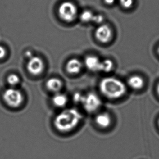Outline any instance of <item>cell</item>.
Returning a JSON list of instances; mask_svg holds the SVG:
<instances>
[{"label":"cell","instance_id":"1","mask_svg":"<svg viewBox=\"0 0 159 159\" xmlns=\"http://www.w3.org/2000/svg\"><path fill=\"white\" fill-rule=\"evenodd\" d=\"M82 115L75 108L62 110L55 117L54 125L58 131L69 133L75 129L82 120Z\"/></svg>","mask_w":159,"mask_h":159},{"label":"cell","instance_id":"2","mask_svg":"<svg viewBox=\"0 0 159 159\" xmlns=\"http://www.w3.org/2000/svg\"><path fill=\"white\" fill-rule=\"evenodd\" d=\"M99 87L102 93L109 99H118L127 92L125 84L121 80L114 77L103 78L99 83Z\"/></svg>","mask_w":159,"mask_h":159},{"label":"cell","instance_id":"3","mask_svg":"<svg viewBox=\"0 0 159 159\" xmlns=\"http://www.w3.org/2000/svg\"><path fill=\"white\" fill-rule=\"evenodd\" d=\"M2 97L4 102L11 107H19L24 102V95L21 91L13 87L4 90Z\"/></svg>","mask_w":159,"mask_h":159},{"label":"cell","instance_id":"4","mask_svg":"<svg viewBox=\"0 0 159 159\" xmlns=\"http://www.w3.org/2000/svg\"><path fill=\"white\" fill-rule=\"evenodd\" d=\"M58 15L64 21L71 22L77 16V8L72 2L70 1L62 2L59 7Z\"/></svg>","mask_w":159,"mask_h":159},{"label":"cell","instance_id":"5","mask_svg":"<svg viewBox=\"0 0 159 159\" xmlns=\"http://www.w3.org/2000/svg\"><path fill=\"white\" fill-rule=\"evenodd\" d=\"M82 104L84 109L88 112H93L97 111L102 105L100 97L95 93H88L84 95Z\"/></svg>","mask_w":159,"mask_h":159},{"label":"cell","instance_id":"6","mask_svg":"<svg viewBox=\"0 0 159 159\" xmlns=\"http://www.w3.org/2000/svg\"><path fill=\"white\" fill-rule=\"evenodd\" d=\"M27 69L29 73L33 75H38L43 72L45 69V63L42 58L38 56H33L29 59Z\"/></svg>","mask_w":159,"mask_h":159},{"label":"cell","instance_id":"7","mask_svg":"<svg viewBox=\"0 0 159 159\" xmlns=\"http://www.w3.org/2000/svg\"><path fill=\"white\" fill-rule=\"evenodd\" d=\"M95 37L102 43H107L111 40L113 32L111 27L106 24L99 25L95 30Z\"/></svg>","mask_w":159,"mask_h":159},{"label":"cell","instance_id":"8","mask_svg":"<svg viewBox=\"0 0 159 159\" xmlns=\"http://www.w3.org/2000/svg\"><path fill=\"white\" fill-rule=\"evenodd\" d=\"M101 61L97 56H87L84 60V65L89 70L93 72L100 71Z\"/></svg>","mask_w":159,"mask_h":159},{"label":"cell","instance_id":"9","mask_svg":"<svg viewBox=\"0 0 159 159\" xmlns=\"http://www.w3.org/2000/svg\"><path fill=\"white\" fill-rule=\"evenodd\" d=\"M83 68L82 62L77 58H72L67 62L66 65V70L67 72L76 75L80 73Z\"/></svg>","mask_w":159,"mask_h":159},{"label":"cell","instance_id":"10","mask_svg":"<svg viewBox=\"0 0 159 159\" xmlns=\"http://www.w3.org/2000/svg\"><path fill=\"white\" fill-rule=\"evenodd\" d=\"M63 83L62 80L58 78H50L46 82V88L52 93H59L62 89Z\"/></svg>","mask_w":159,"mask_h":159},{"label":"cell","instance_id":"11","mask_svg":"<svg viewBox=\"0 0 159 159\" xmlns=\"http://www.w3.org/2000/svg\"><path fill=\"white\" fill-rule=\"evenodd\" d=\"M95 122L100 128H107L111 123V117L108 112H102L96 116Z\"/></svg>","mask_w":159,"mask_h":159},{"label":"cell","instance_id":"12","mask_svg":"<svg viewBox=\"0 0 159 159\" xmlns=\"http://www.w3.org/2000/svg\"><path fill=\"white\" fill-rule=\"evenodd\" d=\"M128 85L130 88L134 90H140L144 85V80L139 75H133L128 80Z\"/></svg>","mask_w":159,"mask_h":159},{"label":"cell","instance_id":"13","mask_svg":"<svg viewBox=\"0 0 159 159\" xmlns=\"http://www.w3.org/2000/svg\"><path fill=\"white\" fill-rule=\"evenodd\" d=\"M52 102L57 107H64L68 102V98L66 95L60 93H57L52 97Z\"/></svg>","mask_w":159,"mask_h":159},{"label":"cell","instance_id":"14","mask_svg":"<svg viewBox=\"0 0 159 159\" xmlns=\"http://www.w3.org/2000/svg\"><path fill=\"white\" fill-rule=\"evenodd\" d=\"M114 67V63L112 60L107 59L101 61V66L100 71L104 73H109L111 72Z\"/></svg>","mask_w":159,"mask_h":159},{"label":"cell","instance_id":"15","mask_svg":"<svg viewBox=\"0 0 159 159\" xmlns=\"http://www.w3.org/2000/svg\"><path fill=\"white\" fill-rule=\"evenodd\" d=\"M94 14L91 11L85 10L83 11L80 15V19L84 23H88L92 22Z\"/></svg>","mask_w":159,"mask_h":159},{"label":"cell","instance_id":"16","mask_svg":"<svg viewBox=\"0 0 159 159\" xmlns=\"http://www.w3.org/2000/svg\"><path fill=\"white\" fill-rule=\"evenodd\" d=\"M7 82L11 87L14 88L20 82V77L16 74H11L7 77Z\"/></svg>","mask_w":159,"mask_h":159},{"label":"cell","instance_id":"17","mask_svg":"<svg viewBox=\"0 0 159 159\" xmlns=\"http://www.w3.org/2000/svg\"><path fill=\"white\" fill-rule=\"evenodd\" d=\"M120 5L125 9L131 8L133 4V0H119Z\"/></svg>","mask_w":159,"mask_h":159},{"label":"cell","instance_id":"18","mask_svg":"<svg viewBox=\"0 0 159 159\" xmlns=\"http://www.w3.org/2000/svg\"><path fill=\"white\" fill-rule=\"evenodd\" d=\"M103 16L101 15V14H97V15H94L93 17L92 22H93V23H95V24L101 25L102 24V22H103Z\"/></svg>","mask_w":159,"mask_h":159},{"label":"cell","instance_id":"19","mask_svg":"<svg viewBox=\"0 0 159 159\" xmlns=\"http://www.w3.org/2000/svg\"><path fill=\"white\" fill-rule=\"evenodd\" d=\"M84 95H82V93H76L73 95V101L76 103L82 104V101L83 99Z\"/></svg>","mask_w":159,"mask_h":159},{"label":"cell","instance_id":"20","mask_svg":"<svg viewBox=\"0 0 159 159\" xmlns=\"http://www.w3.org/2000/svg\"><path fill=\"white\" fill-rule=\"evenodd\" d=\"M6 54V49L2 46L0 45V59L4 58Z\"/></svg>","mask_w":159,"mask_h":159},{"label":"cell","instance_id":"21","mask_svg":"<svg viewBox=\"0 0 159 159\" xmlns=\"http://www.w3.org/2000/svg\"><path fill=\"white\" fill-rule=\"evenodd\" d=\"M115 0H104V2L107 5H111L114 3Z\"/></svg>","mask_w":159,"mask_h":159},{"label":"cell","instance_id":"22","mask_svg":"<svg viewBox=\"0 0 159 159\" xmlns=\"http://www.w3.org/2000/svg\"><path fill=\"white\" fill-rule=\"evenodd\" d=\"M26 57H28V58H29V59L31 58L33 56L32 55V52H30V51H27V52H26Z\"/></svg>","mask_w":159,"mask_h":159},{"label":"cell","instance_id":"23","mask_svg":"<svg viewBox=\"0 0 159 159\" xmlns=\"http://www.w3.org/2000/svg\"><path fill=\"white\" fill-rule=\"evenodd\" d=\"M157 93H158V94L159 95V84L158 85V86H157Z\"/></svg>","mask_w":159,"mask_h":159},{"label":"cell","instance_id":"24","mask_svg":"<svg viewBox=\"0 0 159 159\" xmlns=\"http://www.w3.org/2000/svg\"><path fill=\"white\" fill-rule=\"evenodd\" d=\"M158 52H159V48H158Z\"/></svg>","mask_w":159,"mask_h":159},{"label":"cell","instance_id":"25","mask_svg":"<svg viewBox=\"0 0 159 159\" xmlns=\"http://www.w3.org/2000/svg\"></svg>","mask_w":159,"mask_h":159}]
</instances>
